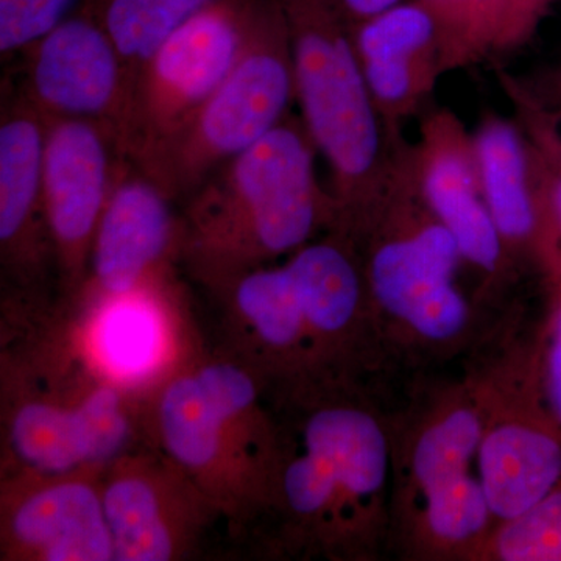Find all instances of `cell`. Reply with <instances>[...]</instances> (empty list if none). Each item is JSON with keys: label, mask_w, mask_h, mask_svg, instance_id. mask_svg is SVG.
Here are the masks:
<instances>
[{"label": "cell", "mask_w": 561, "mask_h": 561, "mask_svg": "<svg viewBox=\"0 0 561 561\" xmlns=\"http://www.w3.org/2000/svg\"><path fill=\"white\" fill-rule=\"evenodd\" d=\"M103 470L0 474V560L116 561Z\"/></svg>", "instance_id": "obj_12"}, {"label": "cell", "mask_w": 561, "mask_h": 561, "mask_svg": "<svg viewBox=\"0 0 561 561\" xmlns=\"http://www.w3.org/2000/svg\"><path fill=\"white\" fill-rule=\"evenodd\" d=\"M497 81L526 140L549 219L561 243V121L540 92L507 70H497Z\"/></svg>", "instance_id": "obj_23"}, {"label": "cell", "mask_w": 561, "mask_h": 561, "mask_svg": "<svg viewBox=\"0 0 561 561\" xmlns=\"http://www.w3.org/2000/svg\"><path fill=\"white\" fill-rule=\"evenodd\" d=\"M350 22H359L382 13L404 0H335Z\"/></svg>", "instance_id": "obj_29"}, {"label": "cell", "mask_w": 561, "mask_h": 561, "mask_svg": "<svg viewBox=\"0 0 561 561\" xmlns=\"http://www.w3.org/2000/svg\"><path fill=\"white\" fill-rule=\"evenodd\" d=\"M0 367V474L106 468L147 442V398L95 370L61 308L2 323Z\"/></svg>", "instance_id": "obj_1"}, {"label": "cell", "mask_w": 561, "mask_h": 561, "mask_svg": "<svg viewBox=\"0 0 561 561\" xmlns=\"http://www.w3.org/2000/svg\"><path fill=\"white\" fill-rule=\"evenodd\" d=\"M122 158L119 136L101 122L47 119L44 208L65 308L87 283L92 243Z\"/></svg>", "instance_id": "obj_10"}, {"label": "cell", "mask_w": 561, "mask_h": 561, "mask_svg": "<svg viewBox=\"0 0 561 561\" xmlns=\"http://www.w3.org/2000/svg\"><path fill=\"white\" fill-rule=\"evenodd\" d=\"M98 0H0V55H24L44 36Z\"/></svg>", "instance_id": "obj_26"}, {"label": "cell", "mask_w": 561, "mask_h": 561, "mask_svg": "<svg viewBox=\"0 0 561 561\" xmlns=\"http://www.w3.org/2000/svg\"><path fill=\"white\" fill-rule=\"evenodd\" d=\"M412 160L424 202L451 231L463 261L489 278L501 276L511 257L483 197L474 133L451 110H432L421 119Z\"/></svg>", "instance_id": "obj_16"}, {"label": "cell", "mask_w": 561, "mask_h": 561, "mask_svg": "<svg viewBox=\"0 0 561 561\" xmlns=\"http://www.w3.org/2000/svg\"><path fill=\"white\" fill-rule=\"evenodd\" d=\"M47 119L20 91L0 116V264L3 298L21 305H58L54 249L44 208Z\"/></svg>", "instance_id": "obj_14"}, {"label": "cell", "mask_w": 561, "mask_h": 561, "mask_svg": "<svg viewBox=\"0 0 561 561\" xmlns=\"http://www.w3.org/2000/svg\"><path fill=\"white\" fill-rule=\"evenodd\" d=\"M423 497L420 530L430 548L443 553L472 552L489 537L494 516L481 485L468 472L442 483Z\"/></svg>", "instance_id": "obj_22"}, {"label": "cell", "mask_w": 561, "mask_h": 561, "mask_svg": "<svg viewBox=\"0 0 561 561\" xmlns=\"http://www.w3.org/2000/svg\"><path fill=\"white\" fill-rule=\"evenodd\" d=\"M545 387L553 419L561 427V300L552 321L551 342L545 359Z\"/></svg>", "instance_id": "obj_28"}, {"label": "cell", "mask_w": 561, "mask_h": 561, "mask_svg": "<svg viewBox=\"0 0 561 561\" xmlns=\"http://www.w3.org/2000/svg\"><path fill=\"white\" fill-rule=\"evenodd\" d=\"M552 3L553 0H502L494 55L511 54L529 44Z\"/></svg>", "instance_id": "obj_27"}, {"label": "cell", "mask_w": 561, "mask_h": 561, "mask_svg": "<svg viewBox=\"0 0 561 561\" xmlns=\"http://www.w3.org/2000/svg\"><path fill=\"white\" fill-rule=\"evenodd\" d=\"M489 409V397L459 398L424 423L409 453V479L420 494L468 472L478 457Z\"/></svg>", "instance_id": "obj_20"}, {"label": "cell", "mask_w": 561, "mask_h": 561, "mask_svg": "<svg viewBox=\"0 0 561 561\" xmlns=\"http://www.w3.org/2000/svg\"><path fill=\"white\" fill-rule=\"evenodd\" d=\"M262 0H219L192 18L144 65L122 131L124 157L149 169L219 90L241 57Z\"/></svg>", "instance_id": "obj_8"}, {"label": "cell", "mask_w": 561, "mask_h": 561, "mask_svg": "<svg viewBox=\"0 0 561 561\" xmlns=\"http://www.w3.org/2000/svg\"><path fill=\"white\" fill-rule=\"evenodd\" d=\"M341 390L298 394L311 405L289 471L291 500L311 527L313 548L331 557L353 556L379 519L390 460L381 421Z\"/></svg>", "instance_id": "obj_6"}, {"label": "cell", "mask_w": 561, "mask_h": 561, "mask_svg": "<svg viewBox=\"0 0 561 561\" xmlns=\"http://www.w3.org/2000/svg\"><path fill=\"white\" fill-rule=\"evenodd\" d=\"M66 316L95 370L139 397H149L201 353L171 279L66 311Z\"/></svg>", "instance_id": "obj_13"}, {"label": "cell", "mask_w": 561, "mask_h": 561, "mask_svg": "<svg viewBox=\"0 0 561 561\" xmlns=\"http://www.w3.org/2000/svg\"><path fill=\"white\" fill-rule=\"evenodd\" d=\"M474 140L483 197L508 257L534 262L552 278H561V243L518 124L513 117L485 114Z\"/></svg>", "instance_id": "obj_18"}, {"label": "cell", "mask_w": 561, "mask_h": 561, "mask_svg": "<svg viewBox=\"0 0 561 561\" xmlns=\"http://www.w3.org/2000/svg\"><path fill=\"white\" fill-rule=\"evenodd\" d=\"M294 102L286 20L276 0H262L249 43L230 76L146 171L176 201H187L214 172L286 119Z\"/></svg>", "instance_id": "obj_7"}, {"label": "cell", "mask_w": 561, "mask_h": 561, "mask_svg": "<svg viewBox=\"0 0 561 561\" xmlns=\"http://www.w3.org/2000/svg\"><path fill=\"white\" fill-rule=\"evenodd\" d=\"M356 247L373 316L393 321L424 345H454L463 337L471 319L456 286L463 257L421 195L412 144L389 197Z\"/></svg>", "instance_id": "obj_5"}, {"label": "cell", "mask_w": 561, "mask_h": 561, "mask_svg": "<svg viewBox=\"0 0 561 561\" xmlns=\"http://www.w3.org/2000/svg\"><path fill=\"white\" fill-rule=\"evenodd\" d=\"M478 461L491 513L497 523L508 522L561 482V427L534 402L507 409L490 398Z\"/></svg>", "instance_id": "obj_19"}, {"label": "cell", "mask_w": 561, "mask_h": 561, "mask_svg": "<svg viewBox=\"0 0 561 561\" xmlns=\"http://www.w3.org/2000/svg\"><path fill=\"white\" fill-rule=\"evenodd\" d=\"M20 91L46 119L101 122L122 138L131 83L95 9L81 11L24 55Z\"/></svg>", "instance_id": "obj_15"}, {"label": "cell", "mask_w": 561, "mask_h": 561, "mask_svg": "<svg viewBox=\"0 0 561 561\" xmlns=\"http://www.w3.org/2000/svg\"><path fill=\"white\" fill-rule=\"evenodd\" d=\"M175 201L157 176L122 158L92 243L87 283L68 311L171 279L183 241Z\"/></svg>", "instance_id": "obj_11"}, {"label": "cell", "mask_w": 561, "mask_h": 561, "mask_svg": "<svg viewBox=\"0 0 561 561\" xmlns=\"http://www.w3.org/2000/svg\"><path fill=\"white\" fill-rule=\"evenodd\" d=\"M435 22L445 73L494 57L502 0H419Z\"/></svg>", "instance_id": "obj_24"}, {"label": "cell", "mask_w": 561, "mask_h": 561, "mask_svg": "<svg viewBox=\"0 0 561 561\" xmlns=\"http://www.w3.org/2000/svg\"><path fill=\"white\" fill-rule=\"evenodd\" d=\"M102 493L116 561L194 559L225 519L208 494L149 442L106 465Z\"/></svg>", "instance_id": "obj_9"}, {"label": "cell", "mask_w": 561, "mask_h": 561, "mask_svg": "<svg viewBox=\"0 0 561 561\" xmlns=\"http://www.w3.org/2000/svg\"><path fill=\"white\" fill-rule=\"evenodd\" d=\"M289 32L295 102L327 162L335 208L331 231L354 243L381 210L409 142L393 138L376 110L335 0H276Z\"/></svg>", "instance_id": "obj_4"}, {"label": "cell", "mask_w": 561, "mask_h": 561, "mask_svg": "<svg viewBox=\"0 0 561 561\" xmlns=\"http://www.w3.org/2000/svg\"><path fill=\"white\" fill-rule=\"evenodd\" d=\"M219 0H98L101 18L119 50L131 94L140 69L173 33Z\"/></svg>", "instance_id": "obj_21"}, {"label": "cell", "mask_w": 561, "mask_h": 561, "mask_svg": "<svg viewBox=\"0 0 561 561\" xmlns=\"http://www.w3.org/2000/svg\"><path fill=\"white\" fill-rule=\"evenodd\" d=\"M301 117H286L186 201L180 260L209 291L290 256L335 224Z\"/></svg>", "instance_id": "obj_2"}, {"label": "cell", "mask_w": 561, "mask_h": 561, "mask_svg": "<svg viewBox=\"0 0 561 561\" xmlns=\"http://www.w3.org/2000/svg\"><path fill=\"white\" fill-rule=\"evenodd\" d=\"M471 559L561 561V482L523 515L497 523Z\"/></svg>", "instance_id": "obj_25"}, {"label": "cell", "mask_w": 561, "mask_h": 561, "mask_svg": "<svg viewBox=\"0 0 561 561\" xmlns=\"http://www.w3.org/2000/svg\"><path fill=\"white\" fill-rule=\"evenodd\" d=\"M264 379L225 353H198L146 400L147 442L243 530L272 511L283 437L262 404Z\"/></svg>", "instance_id": "obj_3"}, {"label": "cell", "mask_w": 561, "mask_h": 561, "mask_svg": "<svg viewBox=\"0 0 561 561\" xmlns=\"http://www.w3.org/2000/svg\"><path fill=\"white\" fill-rule=\"evenodd\" d=\"M542 101L548 103L549 108L557 114V117L561 121V65L556 69V72L552 73L551 79H549L548 92L546 94H541Z\"/></svg>", "instance_id": "obj_30"}, {"label": "cell", "mask_w": 561, "mask_h": 561, "mask_svg": "<svg viewBox=\"0 0 561 561\" xmlns=\"http://www.w3.org/2000/svg\"><path fill=\"white\" fill-rule=\"evenodd\" d=\"M368 91L393 138L430 101L445 76L440 41L430 11L404 0L368 20L351 22Z\"/></svg>", "instance_id": "obj_17"}]
</instances>
